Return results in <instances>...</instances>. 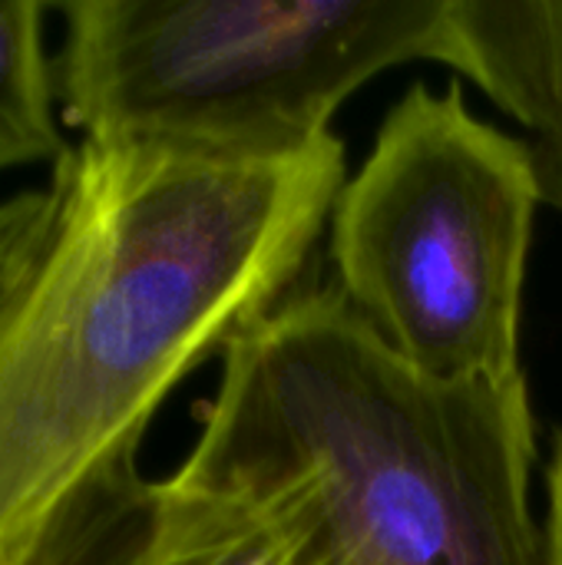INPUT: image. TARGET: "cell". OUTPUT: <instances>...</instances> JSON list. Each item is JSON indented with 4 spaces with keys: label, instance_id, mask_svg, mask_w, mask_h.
I'll return each mask as SVG.
<instances>
[{
    "label": "cell",
    "instance_id": "obj_3",
    "mask_svg": "<svg viewBox=\"0 0 562 565\" xmlns=\"http://www.w3.org/2000/svg\"><path fill=\"white\" fill-rule=\"evenodd\" d=\"M56 99L83 139L268 156L331 136L378 73L457 66L454 0H66Z\"/></svg>",
    "mask_w": 562,
    "mask_h": 565
},
{
    "label": "cell",
    "instance_id": "obj_1",
    "mask_svg": "<svg viewBox=\"0 0 562 565\" xmlns=\"http://www.w3.org/2000/svg\"><path fill=\"white\" fill-rule=\"evenodd\" d=\"M348 182L344 146L268 156L79 139L0 258V565L275 311Z\"/></svg>",
    "mask_w": 562,
    "mask_h": 565
},
{
    "label": "cell",
    "instance_id": "obj_2",
    "mask_svg": "<svg viewBox=\"0 0 562 565\" xmlns=\"http://www.w3.org/2000/svg\"><path fill=\"white\" fill-rule=\"evenodd\" d=\"M527 377L437 381L331 285L222 351L179 487L301 510L368 565H547Z\"/></svg>",
    "mask_w": 562,
    "mask_h": 565
},
{
    "label": "cell",
    "instance_id": "obj_10",
    "mask_svg": "<svg viewBox=\"0 0 562 565\" xmlns=\"http://www.w3.org/2000/svg\"><path fill=\"white\" fill-rule=\"evenodd\" d=\"M43 209V189L20 192L0 202V258L17 245V238L33 225V218Z\"/></svg>",
    "mask_w": 562,
    "mask_h": 565
},
{
    "label": "cell",
    "instance_id": "obj_6",
    "mask_svg": "<svg viewBox=\"0 0 562 565\" xmlns=\"http://www.w3.org/2000/svg\"><path fill=\"white\" fill-rule=\"evenodd\" d=\"M146 565H368L301 510L156 483Z\"/></svg>",
    "mask_w": 562,
    "mask_h": 565
},
{
    "label": "cell",
    "instance_id": "obj_9",
    "mask_svg": "<svg viewBox=\"0 0 562 565\" xmlns=\"http://www.w3.org/2000/svg\"><path fill=\"white\" fill-rule=\"evenodd\" d=\"M543 546H547V565H562V434L553 440V457L547 467Z\"/></svg>",
    "mask_w": 562,
    "mask_h": 565
},
{
    "label": "cell",
    "instance_id": "obj_8",
    "mask_svg": "<svg viewBox=\"0 0 562 565\" xmlns=\"http://www.w3.org/2000/svg\"><path fill=\"white\" fill-rule=\"evenodd\" d=\"M46 3L0 0V172L53 162L70 149L56 122V56L46 53Z\"/></svg>",
    "mask_w": 562,
    "mask_h": 565
},
{
    "label": "cell",
    "instance_id": "obj_4",
    "mask_svg": "<svg viewBox=\"0 0 562 565\" xmlns=\"http://www.w3.org/2000/svg\"><path fill=\"white\" fill-rule=\"evenodd\" d=\"M540 202L527 142L474 116L460 83H417L335 199L328 285L427 377L517 381Z\"/></svg>",
    "mask_w": 562,
    "mask_h": 565
},
{
    "label": "cell",
    "instance_id": "obj_5",
    "mask_svg": "<svg viewBox=\"0 0 562 565\" xmlns=\"http://www.w3.org/2000/svg\"><path fill=\"white\" fill-rule=\"evenodd\" d=\"M457 73L537 142L543 202L562 209V0H454Z\"/></svg>",
    "mask_w": 562,
    "mask_h": 565
},
{
    "label": "cell",
    "instance_id": "obj_7",
    "mask_svg": "<svg viewBox=\"0 0 562 565\" xmlns=\"http://www.w3.org/2000/svg\"><path fill=\"white\" fill-rule=\"evenodd\" d=\"M156 483L126 454L79 483L10 565H146Z\"/></svg>",
    "mask_w": 562,
    "mask_h": 565
}]
</instances>
